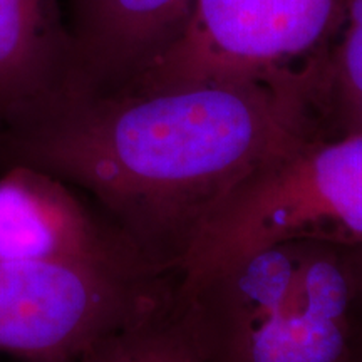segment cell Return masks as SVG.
I'll return each mask as SVG.
<instances>
[{
	"mask_svg": "<svg viewBox=\"0 0 362 362\" xmlns=\"http://www.w3.org/2000/svg\"><path fill=\"white\" fill-rule=\"evenodd\" d=\"M317 61L252 81L61 93L7 128L8 165L64 181L146 264L178 280L243 181L320 136Z\"/></svg>",
	"mask_w": 362,
	"mask_h": 362,
	"instance_id": "cell-1",
	"label": "cell"
},
{
	"mask_svg": "<svg viewBox=\"0 0 362 362\" xmlns=\"http://www.w3.org/2000/svg\"><path fill=\"white\" fill-rule=\"evenodd\" d=\"M200 362H351L361 322L342 247L280 240L176 280Z\"/></svg>",
	"mask_w": 362,
	"mask_h": 362,
	"instance_id": "cell-2",
	"label": "cell"
},
{
	"mask_svg": "<svg viewBox=\"0 0 362 362\" xmlns=\"http://www.w3.org/2000/svg\"><path fill=\"white\" fill-rule=\"evenodd\" d=\"M175 287L136 262H0V351L74 362L170 304Z\"/></svg>",
	"mask_w": 362,
	"mask_h": 362,
	"instance_id": "cell-3",
	"label": "cell"
},
{
	"mask_svg": "<svg viewBox=\"0 0 362 362\" xmlns=\"http://www.w3.org/2000/svg\"><path fill=\"white\" fill-rule=\"evenodd\" d=\"M344 7L346 0H194L181 37L123 88L252 81L300 69L336 39Z\"/></svg>",
	"mask_w": 362,
	"mask_h": 362,
	"instance_id": "cell-4",
	"label": "cell"
},
{
	"mask_svg": "<svg viewBox=\"0 0 362 362\" xmlns=\"http://www.w3.org/2000/svg\"><path fill=\"white\" fill-rule=\"evenodd\" d=\"M0 262H136L149 267L78 192L27 165H8L0 175Z\"/></svg>",
	"mask_w": 362,
	"mask_h": 362,
	"instance_id": "cell-5",
	"label": "cell"
},
{
	"mask_svg": "<svg viewBox=\"0 0 362 362\" xmlns=\"http://www.w3.org/2000/svg\"><path fill=\"white\" fill-rule=\"evenodd\" d=\"M194 0H69L72 74L66 90L133 83L181 37Z\"/></svg>",
	"mask_w": 362,
	"mask_h": 362,
	"instance_id": "cell-6",
	"label": "cell"
},
{
	"mask_svg": "<svg viewBox=\"0 0 362 362\" xmlns=\"http://www.w3.org/2000/svg\"><path fill=\"white\" fill-rule=\"evenodd\" d=\"M72 39L59 0H0V129L69 86Z\"/></svg>",
	"mask_w": 362,
	"mask_h": 362,
	"instance_id": "cell-7",
	"label": "cell"
},
{
	"mask_svg": "<svg viewBox=\"0 0 362 362\" xmlns=\"http://www.w3.org/2000/svg\"><path fill=\"white\" fill-rule=\"evenodd\" d=\"M314 106L322 138L362 134V0H346L336 39L317 59Z\"/></svg>",
	"mask_w": 362,
	"mask_h": 362,
	"instance_id": "cell-8",
	"label": "cell"
},
{
	"mask_svg": "<svg viewBox=\"0 0 362 362\" xmlns=\"http://www.w3.org/2000/svg\"><path fill=\"white\" fill-rule=\"evenodd\" d=\"M171 304L104 339L74 362H200Z\"/></svg>",
	"mask_w": 362,
	"mask_h": 362,
	"instance_id": "cell-9",
	"label": "cell"
},
{
	"mask_svg": "<svg viewBox=\"0 0 362 362\" xmlns=\"http://www.w3.org/2000/svg\"><path fill=\"white\" fill-rule=\"evenodd\" d=\"M346 257L347 272H349L352 291H354V305L357 319L362 325V243L352 247H342Z\"/></svg>",
	"mask_w": 362,
	"mask_h": 362,
	"instance_id": "cell-10",
	"label": "cell"
},
{
	"mask_svg": "<svg viewBox=\"0 0 362 362\" xmlns=\"http://www.w3.org/2000/svg\"><path fill=\"white\" fill-rule=\"evenodd\" d=\"M351 362H362V325L359 327V332H357L354 349H352Z\"/></svg>",
	"mask_w": 362,
	"mask_h": 362,
	"instance_id": "cell-11",
	"label": "cell"
}]
</instances>
